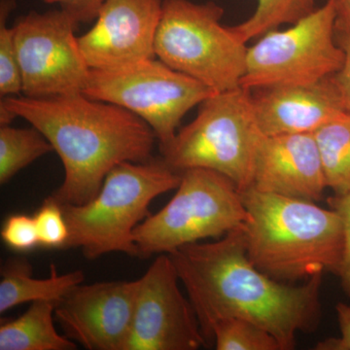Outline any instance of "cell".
Instances as JSON below:
<instances>
[{
	"mask_svg": "<svg viewBox=\"0 0 350 350\" xmlns=\"http://www.w3.org/2000/svg\"><path fill=\"white\" fill-rule=\"evenodd\" d=\"M262 135L250 90L241 87L214 94L200 103L196 118L160 149L161 158L180 174L190 169L213 170L244 191L252 186Z\"/></svg>",
	"mask_w": 350,
	"mask_h": 350,
	"instance_id": "obj_5",
	"label": "cell"
},
{
	"mask_svg": "<svg viewBox=\"0 0 350 350\" xmlns=\"http://www.w3.org/2000/svg\"><path fill=\"white\" fill-rule=\"evenodd\" d=\"M163 0H107L90 31L78 38L90 68L111 70L156 57Z\"/></svg>",
	"mask_w": 350,
	"mask_h": 350,
	"instance_id": "obj_13",
	"label": "cell"
},
{
	"mask_svg": "<svg viewBox=\"0 0 350 350\" xmlns=\"http://www.w3.org/2000/svg\"><path fill=\"white\" fill-rule=\"evenodd\" d=\"M138 280L124 350H197L208 347L194 306L182 294L169 254H160Z\"/></svg>",
	"mask_w": 350,
	"mask_h": 350,
	"instance_id": "obj_11",
	"label": "cell"
},
{
	"mask_svg": "<svg viewBox=\"0 0 350 350\" xmlns=\"http://www.w3.org/2000/svg\"><path fill=\"white\" fill-rule=\"evenodd\" d=\"M138 280L76 285L57 303L55 319L88 350H124L130 335Z\"/></svg>",
	"mask_w": 350,
	"mask_h": 350,
	"instance_id": "obj_12",
	"label": "cell"
},
{
	"mask_svg": "<svg viewBox=\"0 0 350 350\" xmlns=\"http://www.w3.org/2000/svg\"><path fill=\"white\" fill-rule=\"evenodd\" d=\"M329 207L340 214L344 223L345 243L342 262L337 273L340 286L345 294L350 298V193L344 196H335L327 200Z\"/></svg>",
	"mask_w": 350,
	"mask_h": 350,
	"instance_id": "obj_25",
	"label": "cell"
},
{
	"mask_svg": "<svg viewBox=\"0 0 350 350\" xmlns=\"http://www.w3.org/2000/svg\"><path fill=\"white\" fill-rule=\"evenodd\" d=\"M181 175L161 157L116 165L93 200L62 204L69 230L66 248L81 250L90 261L113 252L137 257L135 228L150 215L157 197L178 187Z\"/></svg>",
	"mask_w": 350,
	"mask_h": 350,
	"instance_id": "obj_4",
	"label": "cell"
},
{
	"mask_svg": "<svg viewBox=\"0 0 350 350\" xmlns=\"http://www.w3.org/2000/svg\"><path fill=\"white\" fill-rule=\"evenodd\" d=\"M327 188L335 196L350 193V112L345 111L313 133Z\"/></svg>",
	"mask_w": 350,
	"mask_h": 350,
	"instance_id": "obj_18",
	"label": "cell"
},
{
	"mask_svg": "<svg viewBox=\"0 0 350 350\" xmlns=\"http://www.w3.org/2000/svg\"><path fill=\"white\" fill-rule=\"evenodd\" d=\"M2 241L11 250L27 252L39 245L38 228L33 216L17 213L8 216L0 232Z\"/></svg>",
	"mask_w": 350,
	"mask_h": 350,
	"instance_id": "obj_24",
	"label": "cell"
},
{
	"mask_svg": "<svg viewBox=\"0 0 350 350\" xmlns=\"http://www.w3.org/2000/svg\"><path fill=\"white\" fill-rule=\"evenodd\" d=\"M223 16L214 1L163 0L156 57L216 93L241 88L248 47L221 24Z\"/></svg>",
	"mask_w": 350,
	"mask_h": 350,
	"instance_id": "obj_6",
	"label": "cell"
},
{
	"mask_svg": "<svg viewBox=\"0 0 350 350\" xmlns=\"http://www.w3.org/2000/svg\"><path fill=\"white\" fill-rule=\"evenodd\" d=\"M255 12L247 20L230 29L234 36L247 43L260 38L280 25H292L317 10V0H257Z\"/></svg>",
	"mask_w": 350,
	"mask_h": 350,
	"instance_id": "obj_20",
	"label": "cell"
},
{
	"mask_svg": "<svg viewBox=\"0 0 350 350\" xmlns=\"http://www.w3.org/2000/svg\"><path fill=\"white\" fill-rule=\"evenodd\" d=\"M44 3L57 5L78 24L94 22L107 0H42Z\"/></svg>",
	"mask_w": 350,
	"mask_h": 350,
	"instance_id": "obj_26",
	"label": "cell"
},
{
	"mask_svg": "<svg viewBox=\"0 0 350 350\" xmlns=\"http://www.w3.org/2000/svg\"><path fill=\"white\" fill-rule=\"evenodd\" d=\"M47 278H34L33 269L25 257L12 258L2 266L0 275V313L33 301L59 303L76 285L84 282L81 269L59 275L54 264Z\"/></svg>",
	"mask_w": 350,
	"mask_h": 350,
	"instance_id": "obj_16",
	"label": "cell"
},
{
	"mask_svg": "<svg viewBox=\"0 0 350 350\" xmlns=\"http://www.w3.org/2000/svg\"><path fill=\"white\" fill-rule=\"evenodd\" d=\"M172 199L133 232L137 257L170 254L202 239H219L248 220L238 186L206 169L184 170Z\"/></svg>",
	"mask_w": 350,
	"mask_h": 350,
	"instance_id": "obj_7",
	"label": "cell"
},
{
	"mask_svg": "<svg viewBox=\"0 0 350 350\" xmlns=\"http://www.w3.org/2000/svg\"><path fill=\"white\" fill-rule=\"evenodd\" d=\"M251 187L291 199L321 200L327 186L313 133L262 135Z\"/></svg>",
	"mask_w": 350,
	"mask_h": 350,
	"instance_id": "obj_15",
	"label": "cell"
},
{
	"mask_svg": "<svg viewBox=\"0 0 350 350\" xmlns=\"http://www.w3.org/2000/svg\"><path fill=\"white\" fill-rule=\"evenodd\" d=\"M51 152H54L53 145L33 126H0V184L8 183L21 170Z\"/></svg>",
	"mask_w": 350,
	"mask_h": 350,
	"instance_id": "obj_19",
	"label": "cell"
},
{
	"mask_svg": "<svg viewBox=\"0 0 350 350\" xmlns=\"http://www.w3.org/2000/svg\"><path fill=\"white\" fill-rule=\"evenodd\" d=\"M38 228L39 245L45 248H66L69 239L63 206L52 195L44 200L33 215Z\"/></svg>",
	"mask_w": 350,
	"mask_h": 350,
	"instance_id": "obj_23",
	"label": "cell"
},
{
	"mask_svg": "<svg viewBox=\"0 0 350 350\" xmlns=\"http://www.w3.org/2000/svg\"><path fill=\"white\" fill-rule=\"evenodd\" d=\"M169 255L208 345L211 324L224 317L256 324L282 350L295 349L299 332L319 328L323 275L301 285L269 278L248 258L243 226L213 243L188 244Z\"/></svg>",
	"mask_w": 350,
	"mask_h": 350,
	"instance_id": "obj_1",
	"label": "cell"
},
{
	"mask_svg": "<svg viewBox=\"0 0 350 350\" xmlns=\"http://www.w3.org/2000/svg\"><path fill=\"white\" fill-rule=\"evenodd\" d=\"M78 25L59 8L31 11L16 20L13 27L25 96L84 94L91 68L75 36Z\"/></svg>",
	"mask_w": 350,
	"mask_h": 350,
	"instance_id": "obj_10",
	"label": "cell"
},
{
	"mask_svg": "<svg viewBox=\"0 0 350 350\" xmlns=\"http://www.w3.org/2000/svg\"><path fill=\"white\" fill-rule=\"evenodd\" d=\"M209 344L217 350H282L280 342L261 327L237 317L214 321L209 328Z\"/></svg>",
	"mask_w": 350,
	"mask_h": 350,
	"instance_id": "obj_21",
	"label": "cell"
},
{
	"mask_svg": "<svg viewBox=\"0 0 350 350\" xmlns=\"http://www.w3.org/2000/svg\"><path fill=\"white\" fill-rule=\"evenodd\" d=\"M0 105L40 131L61 158L64 178L52 194L61 204H86L98 195L116 165L153 159L158 142L153 130L118 105L84 94L8 96L2 98Z\"/></svg>",
	"mask_w": 350,
	"mask_h": 350,
	"instance_id": "obj_2",
	"label": "cell"
},
{
	"mask_svg": "<svg viewBox=\"0 0 350 350\" xmlns=\"http://www.w3.org/2000/svg\"><path fill=\"white\" fill-rule=\"evenodd\" d=\"M214 94L158 57L111 70L91 69L84 91L88 98L118 105L144 120L160 149L174 139L184 116Z\"/></svg>",
	"mask_w": 350,
	"mask_h": 350,
	"instance_id": "obj_8",
	"label": "cell"
},
{
	"mask_svg": "<svg viewBox=\"0 0 350 350\" xmlns=\"http://www.w3.org/2000/svg\"><path fill=\"white\" fill-rule=\"evenodd\" d=\"M335 0L284 31H271L248 48L244 89L305 85L337 75L345 54L336 40Z\"/></svg>",
	"mask_w": 350,
	"mask_h": 350,
	"instance_id": "obj_9",
	"label": "cell"
},
{
	"mask_svg": "<svg viewBox=\"0 0 350 350\" xmlns=\"http://www.w3.org/2000/svg\"><path fill=\"white\" fill-rule=\"evenodd\" d=\"M258 128L267 137L314 133L347 111L335 77L305 85H280L250 90Z\"/></svg>",
	"mask_w": 350,
	"mask_h": 350,
	"instance_id": "obj_14",
	"label": "cell"
},
{
	"mask_svg": "<svg viewBox=\"0 0 350 350\" xmlns=\"http://www.w3.org/2000/svg\"><path fill=\"white\" fill-rule=\"evenodd\" d=\"M336 33H350V0H335Z\"/></svg>",
	"mask_w": 350,
	"mask_h": 350,
	"instance_id": "obj_29",
	"label": "cell"
},
{
	"mask_svg": "<svg viewBox=\"0 0 350 350\" xmlns=\"http://www.w3.org/2000/svg\"><path fill=\"white\" fill-rule=\"evenodd\" d=\"M241 193L248 213L243 226L246 253L257 269L286 283L319 273L337 275L345 243L337 211L252 187Z\"/></svg>",
	"mask_w": 350,
	"mask_h": 350,
	"instance_id": "obj_3",
	"label": "cell"
},
{
	"mask_svg": "<svg viewBox=\"0 0 350 350\" xmlns=\"http://www.w3.org/2000/svg\"><path fill=\"white\" fill-rule=\"evenodd\" d=\"M16 8V0H0V96H21L22 76L13 25L8 27L9 16Z\"/></svg>",
	"mask_w": 350,
	"mask_h": 350,
	"instance_id": "obj_22",
	"label": "cell"
},
{
	"mask_svg": "<svg viewBox=\"0 0 350 350\" xmlns=\"http://www.w3.org/2000/svg\"><path fill=\"white\" fill-rule=\"evenodd\" d=\"M54 301H33L18 319L0 326V350H75L76 342L55 326Z\"/></svg>",
	"mask_w": 350,
	"mask_h": 350,
	"instance_id": "obj_17",
	"label": "cell"
},
{
	"mask_svg": "<svg viewBox=\"0 0 350 350\" xmlns=\"http://www.w3.org/2000/svg\"><path fill=\"white\" fill-rule=\"evenodd\" d=\"M336 40L344 51L345 59L342 68L334 77L344 98L345 107L350 112V33H336Z\"/></svg>",
	"mask_w": 350,
	"mask_h": 350,
	"instance_id": "obj_28",
	"label": "cell"
},
{
	"mask_svg": "<svg viewBox=\"0 0 350 350\" xmlns=\"http://www.w3.org/2000/svg\"><path fill=\"white\" fill-rule=\"evenodd\" d=\"M340 336L321 340L315 347L317 350H350V306L338 303L336 306Z\"/></svg>",
	"mask_w": 350,
	"mask_h": 350,
	"instance_id": "obj_27",
	"label": "cell"
}]
</instances>
